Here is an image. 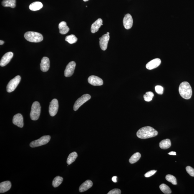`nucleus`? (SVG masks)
<instances>
[{
    "instance_id": "1",
    "label": "nucleus",
    "mask_w": 194,
    "mask_h": 194,
    "mask_svg": "<svg viewBox=\"0 0 194 194\" xmlns=\"http://www.w3.org/2000/svg\"><path fill=\"white\" fill-rule=\"evenodd\" d=\"M158 133V132L153 128L146 126L139 129L137 132V136L139 138L147 139L156 136Z\"/></svg>"
},
{
    "instance_id": "2",
    "label": "nucleus",
    "mask_w": 194,
    "mask_h": 194,
    "mask_svg": "<svg viewBox=\"0 0 194 194\" xmlns=\"http://www.w3.org/2000/svg\"><path fill=\"white\" fill-rule=\"evenodd\" d=\"M179 92L180 95L185 99H190L192 94L191 86L187 82H183L180 84L179 88Z\"/></svg>"
},
{
    "instance_id": "3",
    "label": "nucleus",
    "mask_w": 194,
    "mask_h": 194,
    "mask_svg": "<svg viewBox=\"0 0 194 194\" xmlns=\"http://www.w3.org/2000/svg\"><path fill=\"white\" fill-rule=\"evenodd\" d=\"M24 37L29 42L39 43L43 41V36L40 33L33 31H28L25 33Z\"/></svg>"
},
{
    "instance_id": "4",
    "label": "nucleus",
    "mask_w": 194,
    "mask_h": 194,
    "mask_svg": "<svg viewBox=\"0 0 194 194\" xmlns=\"http://www.w3.org/2000/svg\"><path fill=\"white\" fill-rule=\"evenodd\" d=\"M41 108L40 104L39 102H35L33 103L30 113L31 120H36L39 119L40 114Z\"/></svg>"
},
{
    "instance_id": "5",
    "label": "nucleus",
    "mask_w": 194,
    "mask_h": 194,
    "mask_svg": "<svg viewBox=\"0 0 194 194\" xmlns=\"http://www.w3.org/2000/svg\"><path fill=\"white\" fill-rule=\"evenodd\" d=\"M51 137L49 135L44 136L37 140L33 141L30 144V146L32 148L46 145L50 140Z\"/></svg>"
},
{
    "instance_id": "6",
    "label": "nucleus",
    "mask_w": 194,
    "mask_h": 194,
    "mask_svg": "<svg viewBox=\"0 0 194 194\" xmlns=\"http://www.w3.org/2000/svg\"><path fill=\"white\" fill-rule=\"evenodd\" d=\"M21 79V77L19 76H16L14 78L11 79L8 83L6 86L7 92L9 93L14 92L17 86L19 85Z\"/></svg>"
},
{
    "instance_id": "7",
    "label": "nucleus",
    "mask_w": 194,
    "mask_h": 194,
    "mask_svg": "<svg viewBox=\"0 0 194 194\" xmlns=\"http://www.w3.org/2000/svg\"><path fill=\"white\" fill-rule=\"evenodd\" d=\"M91 97L88 94H84L82 97L78 99L74 103V111H77L79 107H81L83 104L87 102L91 99Z\"/></svg>"
},
{
    "instance_id": "8",
    "label": "nucleus",
    "mask_w": 194,
    "mask_h": 194,
    "mask_svg": "<svg viewBox=\"0 0 194 194\" xmlns=\"http://www.w3.org/2000/svg\"><path fill=\"white\" fill-rule=\"evenodd\" d=\"M59 104L57 99H53L51 101L49 107V113L51 117H54L57 114L58 110Z\"/></svg>"
},
{
    "instance_id": "9",
    "label": "nucleus",
    "mask_w": 194,
    "mask_h": 194,
    "mask_svg": "<svg viewBox=\"0 0 194 194\" xmlns=\"http://www.w3.org/2000/svg\"><path fill=\"white\" fill-rule=\"evenodd\" d=\"M76 66V63L74 61H72L68 64L64 71V76L66 77H71L73 75Z\"/></svg>"
},
{
    "instance_id": "10",
    "label": "nucleus",
    "mask_w": 194,
    "mask_h": 194,
    "mask_svg": "<svg viewBox=\"0 0 194 194\" xmlns=\"http://www.w3.org/2000/svg\"><path fill=\"white\" fill-rule=\"evenodd\" d=\"M89 84L94 86H102L103 84V81L100 77L95 76H89L88 79Z\"/></svg>"
},
{
    "instance_id": "11",
    "label": "nucleus",
    "mask_w": 194,
    "mask_h": 194,
    "mask_svg": "<svg viewBox=\"0 0 194 194\" xmlns=\"http://www.w3.org/2000/svg\"><path fill=\"white\" fill-rule=\"evenodd\" d=\"M14 56V54L12 52L6 53L3 56L0 62L1 67H4L9 63Z\"/></svg>"
},
{
    "instance_id": "12",
    "label": "nucleus",
    "mask_w": 194,
    "mask_h": 194,
    "mask_svg": "<svg viewBox=\"0 0 194 194\" xmlns=\"http://www.w3.org/2000/svg\"><path fill=\"white\" fill-rule=\"evenodd\" d=\"M109 39L110 36L107 34L104 35L102 37L99 38L100 47L102 50H105L107 49Z\"/></svg>"
},
{
    "instance_id": "13",
    "label": "nucleus",
    "mask_w": 194,
    "mask_h": 194,
    "mask_svg": "<svg viewBox=\"0 0 194 194\" xmlns=\"http://www.w3.org/2000/svg\"><path fill=\"white\" fill-rule=\"evenodd\" d=\"M123 24L124 27L126 29L128 30L132 28L133 24V20L130 14H127L124 16Z\"/></svg>"
},
{
    "instance_id": "14",
    "label": "nucleus",
    "mask_w": 194,
    "mask_h": 194,
    "mask_svg": "<svg viewBox=\"0 0 194 194\" xmlns=\"http://www.w3.org/2000/svg\"><path fill=\"white\" fill-rule=\"evenodd\" d=\"M13 123L18 127L22 128L24 126V119L21 114H17L14 116L13 118Z\"/></svg>"
},
{
    "instance_id": "15",
    "label": "nucleus",
    "mask_w": 194,
    "mask_h": 194,
    "mask_svg": "<svg viewBox=\"0 0 194 194\" xmlns=\"http://www.w3.org/2000/svg\"><path fill=\"white\" fill-rule=\"evenodd\" d=\"M161 63V61L159 58L152 60L146 65V68L149 70H151L158 67Z\"/></svg>"
},
{
    "instance_id": "16",
    "label": "nucleus",
    "mask_w": 194,
    "mask_h": 194,
    "mask_svg": "<svg viewBox=\"0 0 194 194\" xmlns=\"http://www.w3.org/2000/svg\"><path fill=\"white\" fill-rule=\"evenodd\" d=\"M40 69L43 72H46L49 70L50 68V61L48 58L44 57L41 59Z\"/></svg>"
},
{
    "instance_id": "17",
    "label": "nucleus",
    "mask_w": 194,
    "mask_h": 194,
    "mask_svg": "<svg viewBox=\"0 0 194 194\" xmlns=\"http://www.w3.org/2000/svg\"><path fill=\"white\" fill-rule=\"evenodd\" d=\"M102 20L101 19H98L91 26V32L95 33L98 31L101 26L102 25Z\"/></svg>"
},
{
    "instance_id": "18",
    "label": "nucleus",
    "mask_w": 194,
    "mask_h": 194,
    "mask_svg": "<svg viewBox=\"0 0 194 194\" xmlns=\"http://www.w3.org/2000/svg\"><path fill=\"white\" fill-rule=\"evenodd\" d=\"M12 185L9 181H6L0 183V193H5L11 189Z\"/></svg>"
},
{
    "instance_id": "19",
    "label": "nucleus",
    "mask_w": 194,
    "mask_h": 194,
    "mask_svg": "<svg viewBox=\"0 0 194 194\" xmlns=\"http://www.w3.org/2000/svg\"><path fill=\"white\" fill-rule=\"evenodd\" d=\"M93 183L92 181L89 180H86L79 187V191L80 192H85L92 187Z\"/></svg>"
},
{
    "instance_id": "20",
    "label": "nucleus",
    "mask_w": 194,
    "mask_h": 194,
    "mask_svg": "<svg viewBox=\"0 0 194 194\" xmlns=\"http://www.w3.org/2000/svg\"><path fill=\"white\" fill-rule=\"evenodd\" d=\"M59 29L60 33L63 35L67 34L69 30V28L67 26V23L64 21L61 22L59 23Z\"/></svg>"
},
{
    "instance_id": "21",
    "label": "nucleus",
    "mask_w": 194,
    "mask_h": 194,
    "mask_svg": "<svg viewBox=\"0 0 194 194\" xmlns=\"http://www.w3.org/2000/svg\"><path fill=\"white\" fill-rule=\"evenodd\" d=\"M43 6V4L41 2L35 1L30 5L29 9L32 11H37L40 9Z\"/></svg>"
},
{
    "instance_id": "22",
    "label": "nucleus",
    "mask_w": 194,
    "mask_h": 194,
    "mask_svg": "<svg viewBox=\"0 0 194 194\" xmlns=\"http://www.w3.org/2000/svg\"><path fill=\"white\" fill-rule=\"evenodd\" d=\"M171 146V142L169 139L162 140L159 143V146L162 149H167L169 148Z\"/></svg>"
},
{
    "instance_id": "23",
    "label": "nucleus",
    "mask_w": 194,
    "mask_h": 194,
    "mask_svg": "<svg viewBox=\"0 0 194 194\" xmlns=\"http://www.w3.org/2000/svg\"><path fill=\"white\" fill-rule=\"evenodd\" d=\"M2 5L4 7L14 8L16 6V0H3Z\"/></svg>"
},
{
    "instance_id": "24",
    "label": "nucleus",
    "mask_w": 194,
    "mask_h": 194,
    "mask_svg": "<svg viewBox=\"0 0 194 194\" xmlns=\"http://www.w3.org/2000/svg\"><path fill=\"white\" fill-rule=\"evenodd\" d=\"M77 157L78 154L76 152H72L69 154L67 159V162L68 164L69 165L72 164L75 161Z\"/></svg>"
},
{
    "instance_id": "25",
    "label": "nucleus",
    "mask_w": 194,
    "mask_h": 194,
    "mask_svg": "<svg viewBox=\"0 0 194 194\" xmlns=\"http://www.w3.org/2000/svg\"><path fill=\"white\" fill-rule=\"evenodd\" d=\"M63 179L62 177H60L59 176H57L55 178L53 181L52 185L54 188H56L59 186L62 183Z\"/></svg>"
},
{
    "instance_id": "26",
    "label": "nucleus",
    "mask_w": 194,
    "mask_h": 194,
    "mask_svg": "<svg viewBox=\"0 0 194 194\" xmlns=\"http://www.w3.org/2000/svg\"><path fill=\"white\" fill-rule=\"evenodd\" d=\"M141 157V154L139 152H137L134 154L131 157L129 160V162L131 164H134L136 163L140 160Z\"/></svg>"
},
{
    "instance_id": "27",
    "label": "nucleus",
    "mask_w": 194,
    "mask_h": 194,
    "mask_svg": "<svg viewBox=\"0 0 194 194\" xmlns=\"http://www.w3.org/2000/svg\"><path fill=\"white\" fill-rule=\"evenodd\" d=\"M160 188L162 191L166 194H170L172 193V190L169 187L165 184H162L160 185Z\"/></svg>"
},
{
    "instance_id": "28",
    "label": "nucleus",
    "mask_w": 194,
    "mask_h": 194,
    "mask_svg": "<svg viewBox=\"0 0 194 194\" xmlns=\"http://www.w3.org/2000/svg\"><path fill=\"white\" fill-rule=\"evenodd\" d=\"M65 40L70 44H74L77 41V38L74 35H71L66 36Z\"/></svg>"
},
{
    "instance_id": "29",
    "label": "nucleus",
    "mask_w": 194,
    "mask_h": 194,
    "mask_svg": "<svg viewBox=\"0 0 194 194\" xmlns=\"http://www.w3.org/2000/svg\"><path fill=\"white\" fill-rule=\"evenodd\" d=\"M165 178L167 181L171 182L172 185H177V179L173 175H167L166 176Z\"/></svg>"
},
{
    "instance_id": "30",
    "label": "nucleus",
    "mask_w": 194,
    "mask_h": 194,
    "mask_svg": "<svg viewBox=\"0 0 194 194\" xmlns=\"http://www.w3.org/2000/svg\"><path fill=\"white\" fill-rule=\"evenodd\" d=\"M155 89L156 92L157 94H163L164 88L162 86L159 85L156 86Z\"/></svg>"
},
{
    "instance_id": "31",
    "label": "nucleus",
    "mask_w": 194,
    "mask_h": 194,
    "mask_svg": "<svg viewBox=\"0 0 194 194\" xmlns=\"http://www.w3.org/2000/svg\"><path fill=\"white\" fill-rule=\"evenodd\" d=\"M187 172L192 177H194V169L190 166H187L186 167Z\"/></svg>"
},
{
    "instance_id": "32",
    "label": "nucleus",
    "mask_w": 194,
    "mask_h": 194,
    "mask_svg": "<svg viewBox=\"0 0 194 194\" xmlns=\"http://www.w3.org/2000/svg\"><path fill=\"white\" fill-rule=\"evenodd\" d=\"M121 191L119 189H114L109 191L107 194H120Z\"/></svg>"
},
{
    "instance_id": "33",
    "label": "nucleus",
    "mask_w": 194,
    "mask_h": 194,
    "mask_svg": "<svg viewBox=\"0 0 194 194\" xmlns=\"http://www.w3.org/2000/svg\"><path fill=\"white\" fill-rule=\"evenodd\" d=\"M157 172V170H151L150 171L147 172L146 173L145 175V177H146V178H148V177H150L151 176H152V175L155 174L156 172Z\"/></svg>"
},
{
    "instance_id": "34",
    "label": "nucleus",
    "mask_w": 194,
    "mask_h": 194,
    "mask_svg": "<svg viewBox=\"0 0 194 194\" xmlns=\"http://www.w3.org/2000/svg\"><path fill=\"white\" fill-rule=\"evenodd\" d=\"M144 100L147 102H150L152 100V98H153V97H151L146 94H144Z\"/></svg>"
},
{
    "instance_id": "35",
    "label": "nucleus",
    "mask_w": 194,
    "mask_h": 194,
    "mask_svg": "<svg viewBox=\"0 0 194 194\" xmlns=\"http://www.w3.org/2000/svg\"><path fill=\"white\" fill-rule=\"evenodd\" d=\"M146 94L147 95L150 96V97H154L153 93L151 92H147L146 93Z\"/></svg>"
},
{
    "instance_id": "36",
    "label": "nucleus",
    "mask_w": 194,
    "mask_h": 194,
    "mask_svg": "<svg viewBox=\"0 0 194 194\" xmlns=\"http://www.w3.org/2000/svg\"><path fill=\"white\" fill-rule=\"evenodd\" d=\"M112 180L114 183H116L117 182V177L114 176L112 177Z\"/></svg>"
},
{
    "instance_id": "37",
    "label": "nucleus",
    "mask_w": 194,
    "mask_h": 194,
    "mask_svg": "<svg viewBox=\"0 0 194 194\" xmlns=\"http://www.w3.org/2000/svg\"><path fill=\"white\" fill-rule=\"evenodd\" d=\"M168 154L170 155H176V152L174 151H171L169 153H168Z\"/></svg>"
},
{
    "instance_id": "38",
    "label": "nucleus",
    "mask_w": 194,
    "mask_h": 194,
    "mask_svg": "<svg viewBox=\"0 0 194 194\" xmlns=\"http://www.w3.org/2000/svg\"><path fill=\"white\" fill-rule=\"evenodd\" d=\"M4 42L3 40H0V45H2L3 44H4Z\"/></svg>"
},
{
    "instance_id": "39",
    "label": "nucleus",
    "mask_w": 194,
    "mask_h": 194,
    "mask_svg": "<svg viewBox=\"0 0 194 194\" xmlns=\"http://www.w3.org/2000/svg\"><path fill=\"white\" fill-rule=\"evenodd\" d=\"M83 1H89V0H83Z\"/></svg>"
},
{
    "instance_id": "40",
    "label": "nucleus",
    "mask_w": 194,
    "mask_h": 194,
    "mask_svg": "<svg viewBox=\"0 0 194 194\" xmlns=\"http://www.w3.org/2000/svg\"><path fill=\"white\" fill-rule=\"evenodd\" d=\"M107 35H109V32H107Z\"/></svg>"
}]
</instances>
